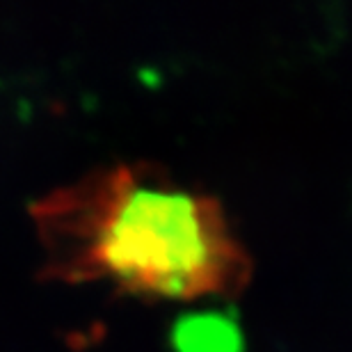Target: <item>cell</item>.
<instances>
[{"mask_svg":"<svg viewBox=\"0 0 352 352\" xmlns=\"http://www.w3.org/2000/svg\"><path fill=\"white\" fill-rule=\"evenodd\" d=\"M46 272L119 291L192 300L241 291L250 258L222 206L149 165H117L32 206Z\"/></svg>","mask_w":352,"mask_h":352,"instance_id":"1","label":"cell"},{"mask_svg":"<svg viewBox=\"0 0 352 352\" xmlns=\"http://www.w3.org/2000/svg\"><path fill=\"white\" fill-rule=\"evenodd\" d=\"M188 339L181 343V348H188V352H227L229 343H220V339H229L227 325L213 318L204 320H188L186 329Z\"/></svg>","mask_w":352,"mask_h":352,"instance_id":"2","label":"cell"}]
</instances>
